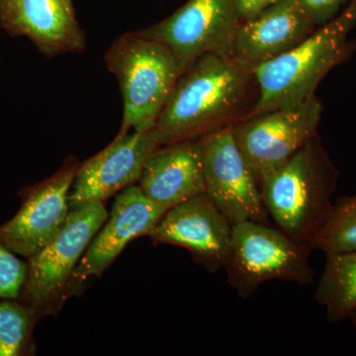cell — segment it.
I'll use <instances>...</instances> for the list:
<instances>
[{"instance_id": "6da1fadb", "label": "cell", "mask_w": 356, "mask_h": 356, "mask_svg": "<svg viewBox=\"0 0 356 356\" xmlns=\"http://www.w3.org/2000/svg\"><path fill=\"white\" fill-rule=\"evenodd\" d=\"M254 69L232 56L206 55L184 70L153 133L159 146L198 139L247 118Z\"/></svg>"}, {"instance_id": "7a4b0ae2", "label": "cell", "mask_w": 356, "mask_h": 356, "mask_svg": "<svg viewBox=\"0 0 356 356\" xmlns=\"http://www.w3.org/2000/svg\"><path fill=\"white\" fill-rule=\"evenodd\" d=\"M355 25L356 0H350L339 15L291 50L255 67L257 95L248 116L298 106L315 96L323 79L350 55Z\"/></svg>"}, {"instance_id": "3957f363", "label": "cell", "mask_w": 356, "mask_h": 356, "mask_svg": "<svg viewBox=\"0 0 356 356\" xmlns=\"http://www.w3.org/2000/svg\"><path fill=\"white\" fill-rule=\"evenodd\" d=\"M337 177L316 135L262 181L261 197L269 218L295 242L312 248L334 205Z\"/></svg>"}, {"instance_id": "277c9868", "label": "cell", "mask_w": 356, "mask_h": 356, "mask_svg": "<svg viewBox=\"0 0 356 356\" xmlns=\"http://www.w3.org/2000/svg\"><path fill=\"white\" fill-rule=\"evenodd\" d=\"M104 60L123 100L118 134L153 130L182 74L172 54L138 31L127 32L110 44Z\"/></svg>"}, {"instance_id": "5b68a950", "label": "cell", "mask_w": 356, "mask_h": 356, "mask_svg": "<svg viewBox=\"0 0 356 356\" xmlns=\"http://www.w3.org/2000/svg\"><path fill=\"white\" fill-rule=\"evenodd\" d=\"M312 248L295 242L269 224L245 221L233 225L231 248L225 270L227 282L247 300L266 282L308 285L315 278Z\"/></svg>"}, {"instance_id": "8992f818", "label": "cell", "mask_w": 356, "mask_h": 356, "mask_svg": "<svg viewBox=\"0 0 356 356\" xmlns=\"http://www.w3.org/2000/svg\"><path fill=\"white\" fill-rule=\"evenodd\" d=\"M108 216L102 202L72 208L60 235L28 259L27 277L18 301L37 320L60 310L70 275Z\"/></svg>"}, {"instance_id": "52a82bcc", "label": "cell", "mask_w": 356, "mask_h": 356, "mask_svg": "<svg viewBox=\"0 0 356 356\" xmlns=\"http://www.w3.org/2000/svg\"><path fill=\"white\" fill-rule=\"evenodd\" d=\"M242 22L236 0H188L165 20L138 32L168 48L184 74L203 56H234Z\"/></svg>"}, {"instance_id": "ba28073f", "label": "cell", "mask_w": 356, "mask_h": 356, "mask_svg": "<svg viewBox=\"0 0 356 356\" xmlns=\"http://www.w3.org/2000/svg\"><path fill=\"white\" fill-rule=\"evenodd\" d=\"M322 109L315 95L298 106L252 115L234 124L236 144L259 186L317 135Z\"/></svg>"}, {"instance_id": "9c48e42d", "label": "cell", "mask_w": 356, "mask_h": 356, "mask_svg": "<svg viewBox=\"0 0 356 356\" xmlns=\"http://www.w3.org/2000/svg\"><path fill=\"white\" fill-rule=\"evenodd\" d=\"M205 193L232 225L269 224L261 186L234 137L233 125L199 138Z\"/></svg>"}, {"instance_id": "30bf717a", "label": "cell", "mask_w": 356, "mask_h": 356, "mask_svg": "<svg viewBox=\"0 0 356 356\" xmlns=\"http://www.w3.org/2000/svg\"><path fill=\"white\" fill-rule=\"evenodd\" d=\"M79 165L70 158L53 177L31 187L17 214L0 226V242L27 259L53 242L67 222L70 191Z\"/></svg>"}, {"instance_id": "8fae6325", "label": "cell", "mask_w": 356, "mask_h": 356, "mask_svg": "<svg viewBox=\"0 0 356 356\" xmlns=\"http://www.w3.org/2000/svg\"><path fill=\"white\" fill-rule=\"evenodd\" d=\"M166 211L147 198L139 185L122 191L102 231L89 243L70 275L65 299L79 294L89 278L102 275L131 241L149 236Z\"/></svg>"}, {"instance_id": "7c38bea8", "label": "cell", "mask_w": 356, "mask_h": 356, "mask_svg": "<svg viewBox=\"0 0 356 356\" xmlns=\"http://www.w3.org/2000/svg\"><path fill=\"white\" fill-rule=\"evenodd\" d=\"M232 229L233 225L204 193L166 211L149 236L156 245L186 248L194 261L215 273L226 266Z\"/></svg>"}, {"instance_id": "4fadbf2b", "label": "cell", "mask_w": 356, "mask_h": 356, "mask_svg": "<svg viewBox=\"0 0 356 356\" xmlns=\"http://www.w3.org/2000/svg\"><path fill=\"white\" fill-rule=\"evenodd\" d=\"M159 147L153 130L118 134L111 144L79 165L70 191V209L103 203L139 181L147 159Z\"/></svg>"}, {"instance_id": "5bb4252c", "label": "cell", "mask_w": 356, "mask_h": 356, "mask_svg": "<svg viewBox=\"0 0 356 356\" xmlns=\"http://www.w3.org/2000/svg\"><path fill=\"white\" fill-rule=\"evenodd\" d=\"M0 26L49 58L83 53L88 44L72 0H0Z\"/></svg>"}, {"instance_id": "9a60e30c", "label": "cell", "mask_w": 356, "mask_h": 356, "mask_svg": "<svg viewBox=\"0 0 356 356\" xmlns=\"http://www.w3.org/2000/svg\"><path fill=\"white\" fill-rule=\"evenodd\" d=\"M315 29L296 0H280L243 21L236 33L234 57L254 69L291 50Z\"/></svg>"}, {"instance_id": "2e32d148", "label": "cell", "mask_w": 356, "mask_h": 356, "mask_svg": "<svg viewBox=\"0 0 356 356\" xmlns=\"http://www.w3.org/2000/svg\"><path fill=\"white\" fill-rule=\"evenodd\" d=\"M139 187L166 210L205 193L199 138L154 149L145 165Z\"/></svg>"}, {"instance_id": "e0dca14e", "label": "cell", "mask_w": 356, "mask_h": 356, "mask_svg": "<svg viewBox=\"0 0 356 356\" xmlns=\"http://www.w3.org/2000/svg\"><path fill=\"white\" fill-rule=\"evenodd\" d=\"M324 271L315 299L332 324L343 322L356 310V250L325 254Z\"/></svg>"}, {"instance_id": "ac0fdd59", "label": "cell", "mask_w": 356, "mask_h": 356, "mask_svg": "<svg viewBox=\"0 0 356 356\" xmlns=\"http://www.w3.org/2000/svg\"><path fill=\"white\" fill-rule=\"evenodd\" d=\"M311 247L325 254L356 250V194L334 203Z\"/></svg>"}, {"instance_id": "d6986e66", "label": "cell", "mask_w": 356, "mask_h": 356, "mask_svg": "<svg viewBox=\"0 0 356 356\" xmlns=\"http://www.w3.org/2000/svg\"><path fill=\"white\" fill-rule=\"evenodd\" d=\"M13 300L0 302V356L22 355L38 321L28 307Z\"/></svg>"}, {"instance_id": "ffe728a7", "label": "cell", "mask_w": 356, "mask_h": 356, "mask_svg": "<svg viewBox=\"0 0 356 356\" xmlns=\"http://www.w3.org/2000/svg\"><path fill=\"white\" fill-rule=\"evenodd\" d=\"M27 277V262L0 242V300L18 299Z\"/></svg>"}, {"instance_id": "44dd1931", "label": "cell", "mask_w": 356, "mask_h": 356, "mask_svg": "<svg viewBox=\"0 0 356 356\" xmlns=\"http://www.w3.org/2000/svg\"><path fill=\"white\" fill-rule=\"evenodd\" d=\"M301 8L315 24L325 25L334 19L343 10L348 0H296Z\"/></svg>"}, {"instance_id": "7402d4cb", "label": "cell", "mask_w": 356, "mask_h": 356, "mask_svg": "<svg viewBox=\"0 0 356 356\" xmlns=\"http://www.w3.org/2000/svg\"><path fill=\"white\" fill-rule=\"evenodd\" d=\"M241 19L247 20L280 0H236Z\"/></svg>"}, {"instance_id": "603a6c76", "label": "cell", "mask_w": 356, "mask_h": 356, "mask_svg": "<svg viewBox=\"0 0 356 356\" xmlns=\"http://www.w3.org/2000/svg\"><path fill=\"white\" fill-rule=\"evenodd\" d=\"M350 318H351V321H353V325H355L356 329V310L355 311V313L350 316Z\"/></svg>"}]
</instances>
